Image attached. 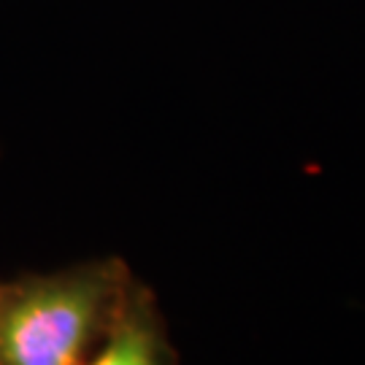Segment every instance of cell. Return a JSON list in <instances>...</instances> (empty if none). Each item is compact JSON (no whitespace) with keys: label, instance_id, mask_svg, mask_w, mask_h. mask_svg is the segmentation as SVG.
<instances>
[{"label":"cell","instance_id":"6da1fadb","mask_svg":"<svg viewBox=\"0 0 365 365\" xmlns=\"http://www.w3.org/2000/svg\"><path fill=\"white\" fill-rule=\"evenodd\" d=\"M117 292L114 265H90L22 287L0 312V365H78Z\"/></svg>","mask_w":365,"mask_h":365},{"label":"cell","instance_id":"7a4b0ae2","mask_svg":"<svg viewBox=\"0 0 365 365\" xmlns=\"http://www.w3.org/2000/svg\"><path fill=\"white\" fill-rule=\"evenodd\" d=\"M87 365H173V352L152 314L138 306L114 325L106 346Z\"/></svg>","mask_w":365,"mask_h":365}]
</instances>
